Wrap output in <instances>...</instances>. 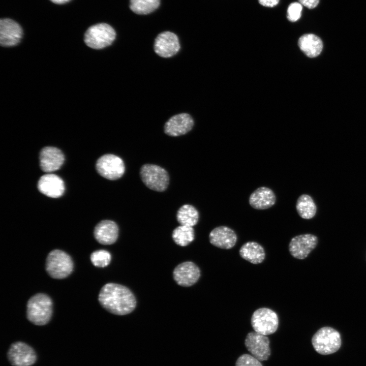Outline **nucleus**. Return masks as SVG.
Segmentation results:
<instances>
[{
	"label": "nucleus",
	"mask_w": 366,
	"mask_h": 366,
	"mask_svg": "<svg viewBox=\"0 0 366 366\" xmlns=\"http://www.w3.org/2000/svg\"><path fill=\"white\" fill-rule=\"evenodd\" d=\"M140 176L144 184L155 191H164L169 184V177L167 171L156 165L146 164L142 165L140 170Z\"/></svg>",
	"instance_id": "6"
},
{
	"label": "nucleus",
	"mask_w": 366,
	"mask_h": 366,
	"mask_svg": "<svg viewBox=\"0 0 366 366\" xmlns=\"http://www.w3.org/2000/svg\"><path fill=\"white\" fill-rule=\"evenodd\" d=\"M23 32L20 25L12 19L0 20V44L4 47L17 45L20 41Z\"/></svg>",
	"instance_id": "13"
},
{
	"label": "nucleus",
	"mask_w": 366,
	"mask_h": 366,
	"mask_svg": "<svg viewBox=\"0 0 366 366\" xmlns=\"http://www.w3.org/2000/svg\"><path fill=\"white\" fill-rule=\"evenodd\" d=\"M38 189L41 193L48 197L58 198L65 191V185L59 176L48 173L40 177L38 182Z\"/></svg>",
	"instance_id": "17"
},
{
	"label": "nucleus",
	"mask_w": 366,
	"mask_h": 366,
	"mask_svg": "<svg viewBox=\"0 0 366 366\" xmlns=\"http://www.w3.org/2000/svg\"><path fill=\"white\" fill-rule=\"evenodd\" d=\"M7 357L13 366H32L37 360V355L34 348L21 341L15 342L10 345Z\"/></svg>",
	"instance_id": "8"
},
{
	"label": "nucleus",
	"mask_w": 366,
	"mask_h": 366,
	"mask_svg": "<svg viewBox=\"0 0 366 366\" xmlns=\"http://www.w3.org/2000/svg\"><path fill=\"white\" fill-rule=\"evenodd\" d=\"M299 3L309 9L315 8L319 3V0H298Z\"/></svg>",
	"instance_id": "30"
},
{
	"label": "nucleus",
	"mask_w": 366,
	"mask_h": 366,
	"mask_svg": "<svg viewBox=\"0 0 366 366\" xmlns=\"http://www.w3.org/2000/svg\"><path fill=\"white\" fill-rule=\"evenodd\" d=\"M160 5V0H130L131 10L137 14H148L155 11Z\"/></svg>",
	"instance_id": "26"
},
{
	"label": "nucleus",
	"mask_w": 366,
	"mask_h": 366,
	"mask_svg": "<svg viewBox=\"0 0 366 366\" xmlns=\"http://www.w3.org/2000/svg\"><path fill=\"white\" fill-rule=\"evenodd\" d=\"M74 264L70 256L58 249L51 251L46 259L45 268L52 278L63 279L68 277L73 271Z\"/></svg>",
	"instance_id": "3"
},
{
	"label": "nucleus",
	"mask_w": 366,
	"mask_h": 366,
	"mask_svg": "<svg viewBox=\"0 0 366 366\" xmlns=\"http://www.w3.org/2000/svg\"><path fill=\"white\" fill-rule=\"evenodd\" d=\"M96 168L100 175L109 180L120 178L125 171L123 160L113 154H106L99 158Z\"/></svg>",
	"instance_id": "9"
},
{
	"label": "nucleus",
	"mask_w": 366,
	"mask_h": 366,
	"mask_svg": "<svg viewBox=\"0 0 366 366\" xmlns=\"http://www.w3.org/2000/svg\"><path fill=\"white\" fill-rule=\"evenodd\" d=\"M176 219L180 225L193 227L198 221L199 212L193 206L185 204L178 210Z\"/></svg>",
	"instance_id": "24"
},
{
	"label": "nucleus",
	"mask_w": 366,
	"mask_h": 366,
	"mask_svg": "<svg viewBox=\"0 0 366 366\" xmlns=\"http://www.w3.org/2000/svg\"><path fill=\"white\" fill-rule=\"evenodd\" d=\"M98 300L104 309L116 315L129 314L136 306V299L132 292L125 286L113 283L106 284L102 287Z\"/></svg>",
	"instance_id": "1"
},
{
	"label": "nucleus",
	"mask_w": 366,
	"mask_h": 366,
	"mask_svg": "<svg viewBox=\"0 0 366 366\" xmlns=\"http://www.w3.org/2000/svg\"><path fill=\"white\" fill-rule=\"evenodd\" d=\"M280 0H258L259 4L264 7H273L277 5Z\"/></svg>",
	"instance_id": "31"
},
{
	"label": "nucleus",
	"mask_w": 366,
	"mask_h": 366,
	"mask_svg": "<svg viewBox=\"0 0 366 366\" xmlns=\"http://www.w3.org/2000/svg\"><path fill=\"white\" fill-rule=\"evenodd\" d=\"M194 123V120L190 114L186 113L177 114L166 121L164 127V132L173 137L182 135L191 130Z\"/></svg>",
	"instance_id": "15"
},
{
	"label": "nucleus",
	"mask_w": 366,
	"mask_h": 366,
	"mask_svg": "<svg viewBox=\"0 0 366 366\" xmlns=\"http://www.w3.org/2000/svg\"><path fill=\"white\" fill-rule=\"evenodd\" d=\"M312 343L315 350L322 355L336 352L341 346L340 333L328 326L320 328L313 336Z\"/></svg>",
	"instance_id": "4"
},
{
	"label": "nucleus",
	"mask_w": 366,
	"mask_h": 366,
	"mask_svg": "<svg viewBox=\"0 0 366 366\" xmlns=\"http://www.w3.org/2000/svg\"><path fill=\"white\" fill-rule=\"evenodd\" d=\"M93 264L98 267H104L108 265L111 261L110 253L104 250L93 252L90 256Z\"/></svg>",
	"instance_id": "27"
},
{
	"label": "nucleus",
	"mask_w": 366,
	"mask_h": 366,
	"mask_svg": "<svg viewBox=\"0 0 366 366\" xmlns=\"http://www.w3.org/2000/svg\"><path fill=\"white\" fill-rule=\"evenodd\" d=\"M154 51L159 56L168 58L174 56L179 50L180 44L177 36L170 32L159 34L154 43Z\"/></svg>",
	"instance_id": "12"
},
{
	"label": "nucleus",
	"mask_w": 366,
	"mask_h": 366,
	"mask_svg": "<svg viewBox=\"0 0 366 366\" xmlns=\"http://www.w3.org/2000/svg\"><path fill=\"white\" fill-rule=\"evenodd\" d=\"M94 234L97 241L102 245H109L114 243L118 235V228L114 222L103 220L95 227Z\"/></svg>",
	"instance_id": "19"
},
{
	"label": "nucleus",
	"mask_w": 366,
	"mask_h": 366,
	"mask_svg": "<svg viewBox=\"0 0 366 366\" xmlns=\"http://www.w3.org/2000/svg\"><path fill=\"white\" fill-rule=\"evenodd\" d=\"M176 283L182 287H190L195 284L200 276L199 268L191 261L179 264L173 271Z\"/></svg>",
	"instance_id": "14"
},
{
	"label": "nucleus",
	"mask_w": 366,
	"mask_h": 366,
	"mask_svg": "<svg viewBox=\"0 0 366 366\" xmlns=\"http://www.w3.org/2000/svg\"><path fill=\"white\" fill-rule=\"evenodd\" d=\"M40 168L43 171L51 172L59 169L64 162L65 157L57 148L47 146L42 149L39 156Z\"/></svg>",
	"instance_id": "16"
},
{
	"label": "nucleus",
	"mask_w": 366,
	"mask_h": 366,
	"mask_svg": "<svg viewBox=\"0 0 366 366\" xmlns=\"http://www.w3.org/2000/svg\"><path fill=\"white\" fill-rule=\"evenodd\" d=\"M116 37L114 28L110 25L101 23L89 27L85 32L84 41L89 47L101 49L111 45Z\"/></svg>",
	"instance_id": "5"
},
{
	"label": "nucleus",
	"mask_w": 366,
	"mask_h": 366,
	"mask_svg": "<svg viewBox=\"0 0 366 366\" xmlns=\"http://www.w3.org/2000/svg\"><path fill=\"white\" fill-rule=\"evenodd\" d=\"M55 4H62L69 2L70 0H50Z\"/></svg>",
	"instance_id": "32"
},
{
	"label": "nucleus",
	"mask_w": 366,
	"mask_h": 366,
	"mask_svg": "<svg viewBox=\"0 0 366 366\" xmlns=\"http://www.w3.org/2000/svg\"><path fill=\"white\" fill-rule=\"evenodd\" d=\"M194 230L192 227L180 225L172 232V237L176 244L182 247L189 245L194 239Z\"/></svg>",
	"instance_id": "25"
},
{
	"label": "nucleus",
	"mask_w": 366,
	"mask_h": 366,
	"mask_svg": "<svg viewBox=\"0 0 366 366\" xmlns=\"http://www.w3.org/2000/svg\"><path fill=\"white\" fill-rule=\"evenodd\" d=\"M298 45L300 50L309 57L318 56L323 48L321 39L313 34H306L301 36L298 39Z\"/></svg>",
	"instance_id": "21"
},
{
	"label": "nucleus",
	"mask_w": 366,
	"mask_h": 366,
	"mask_svg": "<svg viewBox=\"0 0 366 366\" xmlns=\"http://www.w3.org/2000/svg\"><path fill=\"white\" fill-rule=\"evenodd\" d=\"M27 319L36 325H44L50 320L52 314V301L46 294L39 293L32 296L26 306Z\"/></svg>",
	"instance_id": "2"
},
{
	"label": "nucleus",
	"mask_w": 366,
	"mask_h": 366,
	"mask_svg": "<svg viewBox=\"0 0 366 366\" xmlns=\"http://www.w3.org/2000/svg\"><path fill=\"white\" fill-rule=\"evenodd\" d=\"M239 255L251 263L257 264L263 262L265 253L262 246L255 241L244 243L239 250Z\"/></svg>",
	"instance_id": "22"
},
{
	"label": "nucleus",
	"mask_w": 366,
	"mask_h": 366,
	"mask_svg": "<svg viewBox=\"0 0 366 366\" xmlns=\"http://www.w3.org/2000/svg\"><path fill=\"white\" fill-rule=\"evenodd\" d=\"M251 324L255 332L267 336L276 331L278 327L279 319L277 313L272 310L261 308L253 313Z\"/></svg>",
	"instance_id": "7"
},
{
	"label": "nucleus",
	"mask_w": 366,
	"mask_h": 366,
	"mask_svg": "<svg viewBox=\"0 0 366 366\" xmlns=\"http://www.w3.org/2000/svg\"><path fill=\"white\" fill-rule=\"evenodd\" d=\"M235 366H262L260 361L248 354L241 355L237 359Z\"/></svg>",
	"instance_id": "29"
},
{
	"label": "nucleus",
	"mask_w": 366,
	"mask_h": 366,
	"mask_svg": "<svg viewBox=\"0 0 366 366\" xmlns=\"http://www.w3.org/2000/svg\"><path fill=\"white\" fill-rule=\"evenodd\" d=\"M276 196L269 188L261 187L255 190L250 196L249 202L251 207L259 210L268 209L276 203Z\"/></svg>",
	"instance_id": "20"
},
{
	"label": "nucleus",
	"mask_w": 366,
	"mask_h": 366,
	"mask_svg": "<svg viewBox=\"0 0 366 366\" xmlns=\"http://www.w3.org/2000/svg\"><path fill=\"white\" fill-rule=\"evenodd\" d=\"M210 243L223 249L233 248L237 241L235 232L230 228L221 226L215 228L209 234Z\"/></svg>",
	"instance_id": "18"
},
{
	"label": "nucleus",
	"mask_w": 366,
	"mask_h": 366,
	"mask_svg": "<svg viewBox=\"0 0 366 366\" xmlns=\"http://www.w3.org/2000/svg\"><path fill=\"white\" fill-rule=\"evenodd\" d=\"M245 344L253 356L260 361L266 360L270 355L269 340L266 336L255 331L248 333Z\"/></svg>",
	"instance_id": "10"
},
{
	"label": "nucleus",
	"mask_w": 366,
	"mask_h": 366,
	"mask_svg": "<svg viewBox=\"0 0 366 366\" xmlns=\"http://www.w3.org/2000/svg\"><path fill=\"white\" fill-rule=\"evenodd\" d=\"M302 5L299 2L291 3L287 10V18L291 22H295L301 17Z\"/></svg>",
	"instance_id": "28"
},
{
	"label": "nucleus",
	"mask_w": 366,
	"mask_h": 366,
	"mask_svg": "<svg viewBox=\"0 0 366 366\" xmlns=\"http://www.w3.org/2000/svg\"><path fill=\"white\" fill-rule=\"evenodd\" d=\"M318 238L311 234H304L293 237L289 244L290 254L298 259H304L316 248Z\"/></svg>",
	"instance_id": "11"
},
{
	"label": "nucleus",
	"mask_w": 366,
	"mask_h": 366,
	"mask_svg": "<svg viewBox=\"0 0 366 366\" xmlns=\"http://www.w3.org/2000/svg\"><path fill=\"white\" fill-rule=\"evenodd\" d=\"M296 209L299 216L304 219H311L316 215L317 206L309 195L302 194L297 200Z\"/></svg>",
	"instance_id": "23"
}]
</instances>
